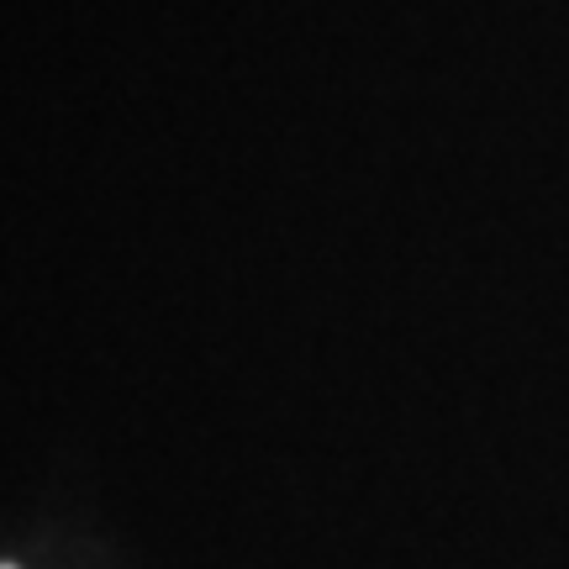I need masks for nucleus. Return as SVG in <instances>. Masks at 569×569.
Here are the masks:
<instances>
[{
    "mask_svg": "<svg viewBox=\"0 0 569 569\" xmlns=\"http://www.w3.org/2000/svg\"><path fill=\"white\" fill-rule=\"evenodd\" d=\"M0 569H11V565H0Z\"/></svg>",
    "mask_w": 569,
    "mask_h": 569,
    "instance_id": "f257e3e1",
    "label": "nucleus"
}]
</instances>
